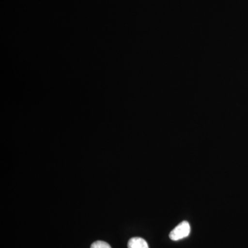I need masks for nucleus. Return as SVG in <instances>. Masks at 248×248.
Instances as JSON below:
<instances>
[{
  "label": "nucleus",
  "mask_w": 248,
  "mask_h": 248,
  "mask_svg": "<svg viewBox=\"0 0 248 248\" xmlns=\"http://www.w3.org/2000/svg\"><path fill=\"white\" fill-rule=\"evenodd\" d=\"M190 233V226L187 221H183L178 225L174 229L171 231L170 238L172 241H177L179 240L187 237Z\"/></svg>",
  "instance_id": "obj_1"
},
{
  "label": "nucleus",
  "mask_w": 248,
  "mask_h": 248,
  "mask_svg": "<svg viewBox=\"0 0 248 248\" xmlns=\"http://www.w3.org/2000/svg\"><path fill=\"white\" fill-rule=\"evenodd\" d=\"M91 248H111L110 245L102 241H98L91 245Z\"/></svg>",
  "instance_id": "obj_3"
},
{
  "label": "nucleus",
  "mask_w": 248,
  "mask_h": 248,
  "mask_svg": "<svg viewBox=\"0 0 248 248\" xmlns=\"http://www.w3.org/2000/svg\"><path fill=\"white\" fill-rule=\"evenodd\" d=\"M128 248H149L148 243L140 237H133L129 240Z\"/></svg>",
  "instance_id": "obj_2"
}]
</instances>
